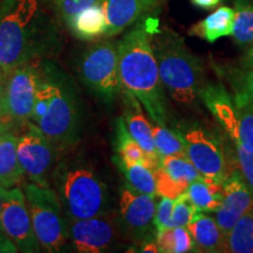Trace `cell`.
Masks as SVG:
<instances>
[{"mask_svg": "<svg viewBox=\"0 0 253 253\" xmlns=\"http://www.w3.org/2000/svg\"><path fill=\"white\" fill-rule=\"evenodd\" d=\"M121 86L144 107L156 125L167 126V106L158 65L151 45V32L137 25L118 46Z\"/></svg>", "mask_w": 253, "mask_h": 253, "instance_id": "1", "label": "cell"}, {"mask_svg": "<svg viewBox=\"0 0 253 253\" xmlns=\"http://www.w3.org/2000/svg\"><path fill=\"white\" fill-rule=\"evenodd\" d=\"M161 82L176 102L190 104L199 97L204 86L202 61L172 31H164L151 39Z\"/></svg>", "mask_w": 253, "mask_h": 253, "instance_id": "2", "label": "cell"}, {"mask_svg": "<svg viewBox=\"0 0 253 253\" xmlns=\"http://www.w3.org/2000/svg\"><path fill=\"white\" fill-rule=\"evenodd\" d=\"M39 0H8L0 12V68L8 74L37 53Z\"/></svg>", "mask_w": 253, "mask_h": 253, "instance_id": "3", "label": "cell"}, {"mask_svg": "<svg viewBox=\"0 0 253 253\" xmlns=\"http://www.w3.org/2000/svg\"><path fill=\"white\" fill-rule=\"evenodd\" d=\"M59 198L71 220L103 216L108 190L96 173L84 167L62 168L58 172Z\"/></svg>", "mask_w": 253, "mask_h": 253, "instance_id": "4", "label": "cell"}, {"mask_svg": "<svg viewBox=\"0 0 253 253\" xmlns=\"http://www.w3.org/2000/svg\"><path fill=\"white\" fill-rule=\"evenodd\" d=\"M34 233L41 249L58 252L69 239V229L59 195L49 186L27 183L24 185Z\"/></svg>", "mask_w": 253, "mask_h": 253, "instance_id": "5", "label": "cell"}, {"mask_svg": "<svg viewBox=\"0 0 253 253\" xmlns=\"http://www.w3.org/2000/svg\"><path fill=\"white\" fill-rule=\"evenodd\" d=\"M55 89L42 116L34 123L55 144L73 143L78 137L79 108L74 91L65 80L55 77Z\"/></svg>", "mask_w": 253, "mask_h": 253, "instance_id": "6", "label": "cell"}, {"mask_svg": "<svg viewBox=\"0 0 253 253\" xmlns=\"http://www.w3.org/2000/svg\"><path fill=\"white\" fill-rule=\"evenodd\" d=\"M84 84L106 101H112L121 89L119 49L113 42H99L87 50L81 61Z\"/></svg>", "mask_w": 253, "mask_h": 253, "instance_id": "7", "label": "cell"}, {"mask_svg": "<svg viewBox=\"0 0 253 253\" xmlns=\"http://www.w3.org/2000/svg\"><path fill=\"white\" fill-rule=\"evenodd\" d=\"M177 134L185 144L186 155L202 176L224 182L227 177L226 161L220 141L196 123L177 126Z\"/></svg>", "mask_w": 253, "mask_h": 253, "instance_id": "8", "label": "cell"}, {"mask_svg": "<svg viewBox=\"0 0 253 253\" xmlns=\"http://www.w3.org/2000/svg\"><path fill=\"white\" fill-rule=\"evenodd\" d=\"M6 75L7 80L0 86L2 109L11 120L30 121L42 73L27 62Z\"/></svg>", "mask_w": 253, "mask_h": 253, "instance_id": "9", "label": "cell"}, {"mask_svg": "<svg viewBox=\"0 0 253 253\" xmlns=\"http://www.w3.org/2000/svg\"><path fill=\"white\" fill-rule=\"evenodd\" d=\"M1 225L5 235L13 242L18 251L40 252L39 244L24 191L18 186L5 189L1 208Z\"/></svg>", "mask_w": 253, "mask_h": 253, "instance_id": "10", "label": "cell"}, {"mask_svg": "<svg viewBox=\"0 0 253 253\" xmlns=\"http://www.w3.org/2000/svg\"><path fill=\"white\" fill-rule=\"evenodd\" d=\"M156 212L155 196L141 194L126 183L120 190L119 214L122 226L135 238L148 242Z\"/></svg>", "mask_w": 253, "mask_h": 253, "instance_id": "11", "label": "cell"}, {"mask_svg": "<svg viewBox=\"0 0 253 253\" xmlns=\"http://www.w3.org/2000/svg\"><path fill=\"white\" fill-rule=\"evenodd\" d=\"M18 158L25 175L32 183L48 186V175L53 161L52 142L34 125L18 138Z\"/></svg>", "mask_w": 253, "mask_h": 253, "instance_id": "12", "label": "cell"}, {"mask_svg": "<svg viewBox=\"0 0 253 253\" xmlns=\"http://www.w3.org/2000/svg\"><path fill=\"white\" fill-rule=\"evenodd\" d=\"M253 208V194L239 171H233L223 182V199L216 211V221L224 235L242 216Z\"/></svg>", "mask_w": 253, "mask_h": 253, "instance_id": "13", "label": "cell"}, {"mask_svg": "<svg viewBox=\"0 0 253 253\" xmlns=\"http://www.w3.org/2000/svg\"><path fill=\"white\" fill-rule=\"evenodd\" d=\"M69 238L78 252L101 253L115 240V227L102 216L74 220L69 227Z\"/></svg>", "mask_w": 253, "mask_h": 253, "instance_id": "14", "label": "cell"}, {"mask_svg": "<svg viewBox=\"0 0 253 253\" xmlns=\"http://www.w3.org/2000/svg\"><path fill=\"white\" fill-rule=\"evenodd\" d=\"M162 0H103L101 7L106 17L104 37L121 33Z\"/></svg>", "mask_w": 253, "mask_h": 253, "instance_id": "15", "label": "cell"}, {"mask_svg": "<svg viewBox=\"0 0 253 253\" xmlns=\"http://www.w3.org/2000/svg\"><path fill=\"white\" fill-rule=\"evenodd\" d=\"M199 97L236 143L238 141V125L233 97L220 84H204L199 91Z\"/></svg>", "mask_w": 253, "mask_h": 253, "instance_id": "16", "label": "cell"}, {"mask_svg": "<svg viewBox=\"0 0 253 253\" xmlns=\"http://www.w3.org/2000/svg\"><path fill=\"white\" fill-rule=\"evenodd\" d=\"M199 252H227V238L221 232L217 221L203 212H198L186 226Z\"/></svg>", "mask_w": 253, "mask_h": 253, "instance_id": "17", "label": "cell"}, {"mask_svg": "<svg viewBox=\"0 0 253 253\" xmlns=\"http://www.w3.org/2000/svg\"><path fill=\"white\" fill-rule=\"evenodd\" d=\"M126 112L125 115V123L129 134L135 138V141L141 145V148L145 151L148 156L153 160L161 162V157L157 153L156 145H155L153 126L145 119L143 112H142L140 102L130 94L126 93Z\"/></svg>", "mask_w": 253, "mask_h": 253, "instance_id": "18", "label": "cell"}, {"mask_svg": "<svg viewBox=\"0 0 253 253\" xmlns=\"http://www.w3.org/2000/svg\"><path fill=\"white\" fill-rule=\"evenodd\" d=\"M18 138L13 134L0 135V185L11 189L23 181L25 172L18 158Z\"/></svg>", "mask_w": 253, "mask_h": 253, "instance_id": "19", "label": "cell"}, {"mask_svg": "<svg viewBox=\"0 0 253 253\" xmlns=\"http://www.w3.org/2000/svg\"><path fill=\"white\" fill-rule=\"evenodd\" d=\"M185 192L199 212H216L223 199V182L201 175Z\"/></svg>", "mask_w": 253, "mask_h": 253, "instance_id": "20", "label": "cell"}, {"mask_svg": "<svg viewBox=\"0 0 253 253\" xmlns=\"http://www.w3.org/2000/svg\"><path fill=\"white\" fill-rule=\"evenodd\" d=\"M235 20V9L221 6L213 13L208 15L201 23L191 27L190 34L197 36L208 42H214L221 37L231 36Z\"/></svg>", "mask_w": 253, "mask_h": 253, "instance_id": "21", "label": "cell"}, {"mask_svg": "<svg viewBox=\"0 0 253 253\" xmlns=\"http://www.w3.org/2000/svg\"><path fill=\"white\" fill-rule=\"evenodd\" d=\"M67 21L73 33L80 39L93 40L106 33V17L100 4L82 9Z\"/></svg>", "mask_w": 253, "mask_h": 253, "instance_id": "22", "label": "cell"}, {"mask_svg": "<svg viewBox=\"0 0 253 253\" xmlns=\"http://www.w3.org/2000/svg\"><path fill=\"white\" fill-rule=\"evenodd\" d=\"M116 153L120 160L125 163H142L153 171L161 163L148 156L141 145L129 134L125 119H119L116 122Z\"/></svg>", "mask_w": 253, "mask_h": 253, "instance_id": "23", "label": "cell"}, {"mask_svg": "<svg viewBox=\"0 0 253 253\" xmlns=\"http://www.w3.org/2000/svg\"><path fill=\"white\" fill-rule=\"evenodd\" d=\"M114 161L131 188H134L136 191L141 192V194L151 195L156 197V182H155L153 170H150L142 163H125L119 157H114Z\"/></svg>", "mask_w": 253, "mask_h": 253, "instance_id": "24", "label": "cell"}, {"mask_svg": "<svg viewBox=\"0 0 253 253\" xmlns=\"http://www.w3.org/2000/svg\"><path fill=\"white\" fill-rule=\"evenodd\" d=\"M233 101L238 125V141L236 144L243 145L253 153V100L244 94L236 93Z\"/></svg>", "mask_w": 253, "mask_h": 253, "instance_id": "25", "label": "cell"}, {"mask_svg": "<svg viewBox=\"0 0 253 253\" xmlns=\"http://www.w3.org/2000/svg\"><path fill=\"white\" fill-rule=\"evenodd\" d=\"M231 36L242 47L253 43V0H236Z\"/></svg>", "mask_w": 253, "mask_h": 253, "instance_id": "26", "label": "cell"}, {"mask_svg": "<svg viewBox=\"0 0 253 253\" xmlns=\"http://www.w3.org/2000/svg\"><path fill=\"white\" fill-rule=\"evenodd\" d=\"M227 252L253 253V208L227 233Z\"/></svg>", "mask_w": 253, "mask_h": 253, "instance_id": "27", "label": "cell"}, {"mask_svg": "<svg viewBox=\"0 0 253 253\" xmlns=\"http://www.w3.org/2000/svg\"><path fill=\"white\" fill-rule=\"evenodd\" d=\"M160 164L168 175L185 190L195 179L201 176V173L194 164L190 162L188 157L164 156L161 158Z\"/></svg>", "mask_w": 253, "mask_h": 253, "instance_id": "28", "label": "cell"}, {"mask_svg": "<svg viewBox=\"0 0 253 253\" xmlns=\"http://www.w3.org/2000/svg\"><path fill=\"white\" fill-rule=\"evenodd\" d=\"M153 135L155 145L160 157L164 156H181L188 157L184 142L177 131H172L167 126H153Z\"/></svg>", "mask_w": 253, "mask_h": 253, "instance_id": "29", "label": "cell"}, {"mask_svg": "<svg viewBox=\"0 0 253 253\" xmlns=\"http://www.w3.org/2000/svg\"><path fill=\"white\" fill-rule=\"evenodd\" d=\"M198 212L199 211H197V209L191 204L188 195L184 192L175 199L169 229H171V227H186Z\"/></svg>", "mask_w": 253, "mask_h": 253, "instance_id": "30", "label": "cell"}, {"mask_svg": "<svg viewBox=\"0 0 253 253\" xmlns=\"http://www.w3.org/2000/svg\"><path fill=\"white\" fill-rule=\"evenodd\" d=\"M154 176L155 182H156V195L160 197L176 199L186 191L184 188L177 184L171 177L168 175L166 170L161 167V164L154 170Z\"/></svg>", "mask_w": 253, "mask_h": 253, "instance_id": "31", "label": "cell"}, {"mask_svg": "<svg viewBox=\"0 0 253 253\" xmlns=\"http://www.w3.org/2000/svg\"><path fill=\"white\" fill-rule=\"evenodd\" d=\"M175 199L161 197L160 202L156 205V212H155L154 225L156 232L166 229H169L170 219H171L172 209Z\"/></svg>", "mask_w": 253, "mask_h": 253, "instance_id": "32", "label": "cell"}, {"mask_svg": "<svg viewBox=\"0 0 253 253\" xmlns=\"http://www.w3.org/2000/svg\"><path fill=\"white\" fill-rule=\"evenodd\" d=\"M53 1L62 17L68 20L69 18L81 12L82 9L101 4L103 0H53Z\"/></svg>", "mask_w": 253, "mask_h": 253, "instance_id": "33", "label": "cell"}, {"mask_svg": "<svg viewBox=\"0 0 253 253\" xmlns=\"http://www.w3.org/2000/svg\"><path fill=\"white\" fill-rule=\"evenodd\" d=\"M235 147L240 171L253 194V153L240 144L235 143Z\"/></svg>", "mask_w": 253, "mask_h": 253, "instance_id": "34", "label": "cell"}, {"mask_svg": "<svg viewBox=\"0 0 253 253\" xmlns=\"http://www.w3.org/2000/svg\"><path fill=\"white\" fill-rule=\"evenodd\" d=\"M175 253H185L194 251L195 243L191 233L186 227H172Z\"/></svg>", "mask_w": 253, "mask_h": 253, "instance_id": "35", "label": "cell"}, {"mask_svg": "<svg viewBox=\"0 0 253 253\" xmlns=\"http://www.w3.org/2000/svg\"><path fill=\"white\" fill-rule=\"evenodd\" d=\"M236 93H242L253 100V68L240 74L237 80Z\"/></svg>", "mask_w": 253, "mask_h": 253, "instance_id": "36", "label": "cell"}, {"mask_svg": "<svg viewBox=\"0 0 253 253\" xmlns=\"http://www.w3.org/2000/svg\"><path fill=\"white\" fill-rule=\"evenodd\" d=\"M18 251L17 246L11 239H0V253H15Z\"/></svg>", "mask_w": 253, "mask_h": 253, "instance_id": "37", "label": "cell"}, {"mask_svg": "<svg viewBox=\"0 0 253 253\" xmlns=\"http://www.w3.org/2000/svg\"><path fill=\"white\" fill-rule=\"evenodd\" d=\"M9 121H12L11 119L6 115V113L2 109L1 104H0V135L4 134V132L7 131V129L9 128Z\"/></svg>", "mask_w": 253, "mask_h": 253, "instance_id": "38", "label": "cell"}, {"mask_svg": "<svg viewBox=\"0 0 253 253\" xmlns=\"http://www.w3.org/2000/svg\"><path fill=\"white\" fill-rule=\"evenodd\" d=\"M192 4L201 8H212L220 2V0H191Z\"/></svg>", "mask_w": 253, "mask_h": 253, "instance_id": "39", "label": "cell"}, {"mask_svg": "<svg viewBox=\"0 0 253 253\" xmlns=\"http://www.w3.org/2000/svg\"><path fill=\"white\" fill-rule=\"evenodd\" d=\"M243 65L246 68H253V43L250 45V48L246 52L244 59H243Z\"/></svg>", "mask_w": 253, "mask_h": 253, "instance_id": "40", "label": "cell"}, {"mask_svg": "<svg viewBox=\"0 0 253 253\" xmlns=\"http://www.w3.org/2000/svg\"><path fill=\"white\" fill-rule=\"evenodd\" d=\"M142 252H151V253H157L160 252L158 250V246L156 242H153V240H148V242L144 243V245L141 248Z\"/></svg>", "mask_w": 253, "mask_h": 253, "instance_id": "41", "label": "cell"}, {"mask_svg": "<svg viewBox=\"0 0 253 253\" xmlns=\"http://www.w3.org/2000/svg\"><path fill=\"white\" fill-rule=\"evenodd\" d=\"M4 192H5V188L0 185V239L7 238V236L5 235L4 230H2V225H1V208H2V197H4Z\"/></svg>", "mask_w": 253, "mask_h": 253, "instance_id": "42", "label": "cell"}, {"mask_svg": "<svg viewBox=\"0 0 253 253\" xmlns=\"http://www.w3.org/2000/svg\"><path fill=\"white\" fill-rule=\"evenodd\" d=\"M2 78H4V72H2V71H1V68H0V84H1Z\"/></svg>", "mask_w": 253, "mask_h": 253, "instance_id": "43", "label": "cell"}]
</instances>
